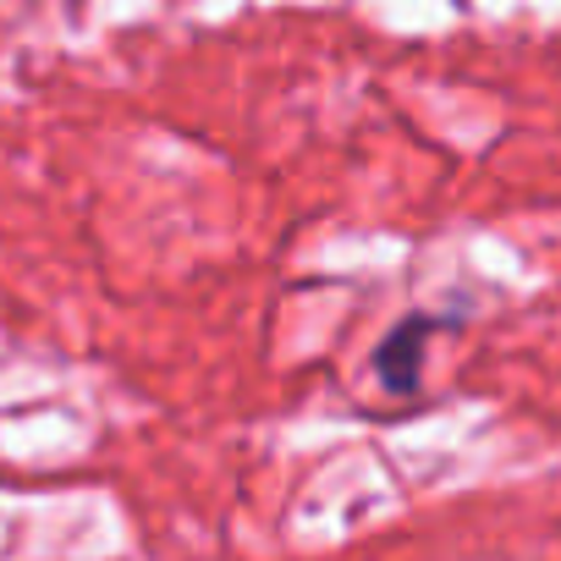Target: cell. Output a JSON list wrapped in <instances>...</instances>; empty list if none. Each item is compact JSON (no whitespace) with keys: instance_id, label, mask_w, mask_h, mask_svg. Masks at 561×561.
Segmentation results:
<instances>
[{"instance_id":"cell-1","label":"cell","mask_w":561,"mask_h":561,"mask_svg":"<svg viewBox=\"0 0 561 561\" xmlns=\"http://www.w3.org/2000/svg\"><path fill=\"white\" fill-rule=\"evenodd\" d=\"M424 336H430V320H402L386 336V347H380V380H386V391L408 397L419 386V342Z\"/></svg>"}]
</instances>
